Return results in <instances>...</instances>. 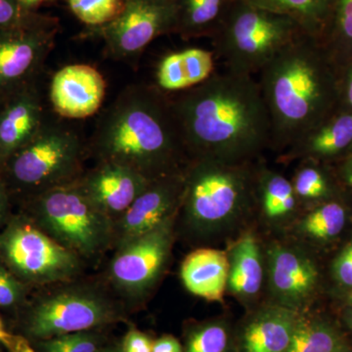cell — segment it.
<instances>
[{
  "mask_svg": "<svg viewBox=\"0 0 352 352\" xmlns=\"http://www.w3.org/2000/svg\"><path fill=\"white\" fill-rule=\"evenodd\" d=\"M337 335L324 324L298 321L287 352H338Z\"/></svg>",
  "mask_w": 352,
  "mask_h": 352,
  "instance_id": "obj_27",
  "label": "cell"
},
{
  "mask_svg": "<svg viewBox=\"0 0 352 352\" xmlns=\"http://www.w3.org/2000/svg\"><path fill=\"white\" fill-rule=\"evenodd\" d=\"M87 143L80 132L48 116L38 133L0 166L9 189L32 197L76 182L85 173Z\"/></svg>",
  "mask_w": 352,
  "mask_h": 352,
  "instance_id": "obj_4",
  "label": "cell"
},
{
  "mask_svg": "<svg viewBox=\"0 0 352 352\" xmlns=\"http://www.w3.org/2000/svg\"><path fill=\"white\" fill-rule=\"evenodd\" d=\"M32 203L34 223L80 258H94L113 245L115 222L76 182L32 197Z\"/></svg>",
  "mask_w": 352,
  "mask_h": 352,
  "instance_id": "obj_7",
  "label": "cell"
},
{
  "mask_svg": "<svg viewBox=\"0 0 352 352\" xmlns=\"http://www.w3.org/2000/svg\"><path fill=\"white\" fill-rule=\"evenodd\" d=\"M333 270L340 283L352 287V242L340 252L333 265Z\"/></svg>",
  "mask_w": 352,
  "mask_h": 352,
  "instance_id": "obj_37",
  "label": "cell"
},
{
  "mask_svg": "<svg viewBox=\"0 0 352 352\" xmlns=\"http://www.w3.org/2000/svg\"><path fill=\"white\" fill-rule=\"evenodd\" d=\"M339 65L318 38L303 34L259 73L270 146L291 147L340 108Z\"/></svg>",
  "mask_w": 352,
  "mask_h": 352,
  "instance_id": "obj_3",
  "label": "cell"
},
{
  "mask_svg": "<svg viewBox=\"0 0 352 352\" xmlns=\"http://www.w3.org/2000/svg\"><path fill=\"white\" fill-rule=\"evenodd\" d=\"M298 200L316 201L330 194L331 186L323 170L312 164H305L296 171L293 182Z\"/></svg>",
  "mask_w": 352,
  "mask_h": 352,
  "instance_id": "obj_31",
  "label": "cell"
},
{
  "mask_svg": "<svg viewBox=\"0 0 352 352\" xmlns=\"http://www.w3.org/2000/svg\"><path fill=\"white\" fill-rule=\"evenodd\" d=\"M38 344L41 352H97L101 347L99 338L89 331L58 336Z\"/></svg>",
  "mask_w": 352,
  "mask_h": 352,
  "instance_id": "obj_32",
  "label": "cell"
},
{
  "mask_svg": "<svg viewBox=\"0 0 352 352\" xmlns=\"http://www.w3.org/2000/svg\"><path fill=\"white\" fill-rule=\"evenodd\" d=\"M249 163L190 160L184 170L180 208L194 230H217L250 207L256 176Z\"/></svg>",
  "mask_w": 352,
  "mask_h": 352,
  "instance_id": "obj_6",
  "label": "cell"
},
{
  "mask_svg": "<svg viewBox=\"0 0 352 352\" xmlns=\"http://www.w3.org/2000/svg\"><path fill=\"white\" fill-rule=\"evenodd\" d=\"M180 276L190 293L208 302H220L228 286V256L219 250H196L183 261Z\"/></svg>",
  "mask_w": 352,
  "mask_h": 352,
  "instance_id": "obj_19",
  "label": "cell"
},
{
  "mask_svg": "<svg viewBox=\"0 0 352 352\" xmlns=\"http://www.w3.org/2000/svg\"><path fill=\"white\" fill-rule=\"evenodd\" d=\"M87 152L155 180L189 163L170 96L155 85L124 88L97 120Z\"/></svg>",
  "mask_w": 352,
  "mask_h": 352,
  "instance_id": "obj_2",
  "label": "cell"
},
{
  "mask_svg": "<svg viewBox=\"0 0 352 352\" xmlns=\"http://www.w3.org/2000/svg\"><path fill=\"white\" fill-rule=\"evenodd\" d=\"M59 29L56 18L43 14L0 29V99L39 80Z\"/></svg>",
  "mask_w": 352,
  "mask_h": 352,
  "instance_id": "obj_11",
  "label": "cell"
},
{
  "mask_svg": "<svg viewBox=\"0 0 352 352\" xmlns=\"http://www.w3.org/2000/svg\"><path fill=\"white\" fill-rule=\"evenodd\" d=\"M0 256L15 274L36 284L68 282L82 266L80 256L23 219L9 224L0 236Z\"/></svg>",
  "mask_w": 352,
  "mask_h": 352,
  "instance_id": "obj_9",
  "label": "cell"
},
{
  "mask_svg": "<svg viewBox=\"0 0 352 352\" xmlns=\"http://www.w3.org/2000/svg\"><path fill=\"white\" fill-rule=\"evenodd\" d=\"M185 170V168H184ZM184 190V170L151 180L144 191L115 222L116 250L151 232L177 214Z\"/></svg>",
  "mask_w": 352,
  "mask_h": 352,
  "instance_id": "obj_13",
  "label": "cell"
},
{
  "mask_svg": "<svg viewBox=\"0 0 352 352\" xmlns=\"http://www.w3.org/2000/svg\"><path fill=\"white\" fill-rule=\"evenodd\" d=\"M351 300L352 302V293H351Z\"/></svg>",
  "mask_w": 352,
  "mask_h": 352,
  "instance_id": "obj_45",
  "label": "cell"
},
{
  "mask_svg": "<svg viewBox=\"0 0 352 352\" xmlns=\"http://www.w3.org/2000/svg\"><path fill=\"white\" fill-rule=\"evenodd\" d=\"M214 51L191 47L164 54L157 62L155 87L168 95L201 85L215 73Z\"/></svg>",
  "mask_w": 352,
  "mask_h": 352,
  "instance_id": "obj_18",
  "label": "cell"
},
{
  "mask_svg": "<svg viewBox=\"0 0 352 352\" xmlns=\"http://www.w3.org/2000/svg\"><path fill=\"white\" fill-rule=\"evenodd\" d=\"M303 34L288 16L234 0L212 38L215 56L226 69L254 76Z\"/></svg>",
  "mask_w": 352,
  "mask_h": 352,
  "instance_id": "obj_5",
  "label": "cell"
},
{
  "mask_svg": "<svg viewBox=\"0 0 352 352\" xmlns=\"http://www.w3.org/2000/svg\"><path fill=\"white\" fill-rule=\"evenodd\" d=\"M352 146V112L339 108L289 147L288 156L327 159Z\"/></svg>",
  "mask_w": 352,
  "mask_h": 352,
  "instance_id": "obj_20",
  "label": "cell"
},
{
  "mask_svg": "<svg viewBox=\"0 0 352 352\" xmlns=\"http://www.w3.org/2000/svg\"><path fill=\"white\" fill-rule=\"evenodd\" d=\"M175 217L117 249L110 278L124 295L141 296L156 283L170 256Z\"/></svg>",
  "mask_w": 352,
  "mask_h": 352,
  "instance_id": "obj_12",
  "label": "cell"
},
{
  "mask_svg": "<svg viewBox=\"0 0 352 352\" xmlns=\"http://www.w3.org/2000/svg\"><path fill=\"white\" fill-rule=\"evenodd\" d=\"M346 224V210L337 201L320 206L302 222V230L307 235L319 240H329L342 232Z\"/></svg>",
  "mask_w": 352,
  "mask_h": 352,
  "instance_id": "obj_28",
  "label": "cell"
},
{
  "mask_svg": "<svg viewBox=\"0 0 352 352\" xmlns=\"http://www.w3.org/2000/svg\"><path fill=\"white\" fill-rule=\"evenodd\" d=\"M39 15L38 11L27 10L17 0H0V29L25 24Z\"/></svg>",
  "mask_w": 352,
  "mask_h": 352,
  "instance_id": "obj_33",
  "label": "cell"
},
{
  "mask_svg": "<svg viewBox=\"0 0 352 352\" xmlns=\"http://www.w3.org/2000/svg\"><path fill=\"white\" fill-rule=\"evenodd\" d=\"M264 214L270 219H281L294 212L298 199L293 183L273 171L263 170L256 177Z\"/></svg>",
  "mask_w": 352,
  "mask_h": 352,
  "instance_id": "obj_26",
  "label": "cell"
},
{
  "mask_svg": "<svg viewBox=\"0 0 352 352\" xmlns=\"http://www.w3.org/2000/svg\"><path fill=\"white\" fill-rule=\"evenodd\" d=\"M47 117L39 80L0 99V166L38 133Z\"/></svg>",
  "mask_w": 352,
  "mask_h": 352,
  "instance_id": "obj_16",
  "label": "cell"
},
{
  "mask_svg": "<svg viewBox=\"0 0 352 352\" xmlns=\"http://www.w3.org/2000/svg\"><path fill=\"white\" fill-rule=\"evenodd\" d=\"M150 182L138 171L110 162L97 164L76 180L83 193L113 222L126 212Z\"/></svg>",
  "mask_w": 352,
  "mask_h": 352,
  "instance_id": "obj_15",
  "label": "cell"
},
{
  "mask_svg": "<svg viewBox=\"0 0 352 352\" xmlns=\"http://www.w3.org/2000/svg\"><path fill=\"white\" fill-rule=\"evenodd\" d=\"M97 352H122V351H120V347L105 346L100 347V349H99V351Z\"/></svg>",
  "mask_w": 352,
  "mask_h": 352,
  "instance_id": "obj_43",
  "label": "cell"
},
{
  "mask_svg": "<svg viewBox=\"0 0 352 352\" xmlns=\"http://www.w3.org/2000/svg\"><path fill=\"white\" fill-rule=\"evenodd\" d=\"M175 0H124L115 20L87 28V36L101 38L108 56L124 61L140 56L159 36L175 34Z\"/></svg>",
  "mask_w": 352,
  "mask_h": 352,
  "instance_id": "obj_10",
  "label": "cell"
},
{
  "mask_svg": "<svg viewBox=\"0 0 352 352\" xmlns=\"http://www.w3.org/2000/svg\"><path fill=\"white\" fill-rule=\"evenodd\" d=\"M349 324H351V326L352 328V315H351V319H349Z\"/></svg>",
  "mask_w": 352,
  "mask_h": 352,
  "instance_id": "obj_44",
  "label": "cell"
},
{
  "mask_svg": "<svg viewBox=\"0 0 352 352\" xmlns=\"http://www.w3.org/2000/svg\"><path fill=\"white\" fill-rule=\"evenodd\" d=\"M230 335L223 323L214 322L197 327L189 333L184 352H229Z\"/></svg>",
  "mask_w": 352,
  "mask_h": 352,
  "instance_id": "obj_30",
  "label": "cell"
},
{
  "mask_svg": "<svg viewBox=\"0 0 352 352\" xmlns=\"http://www.w3.org/2000/svg\"><path fill=\"white\" fill-rule=\"evenodd\" d=\"M258 8L288 16L303 31L319 39L327 23L333 0H242Z\"/></svg>",
  "mask_w": 352,
  "mask_h": 352,
  "instance_id": "obj_24",
  "label": "cell"
},
{
  "mask_svg": "<svg viewBox=\"0 0 352 352\" xmlns=\"http://www.w3.org/2000/svg\"><path fill=\"white\" fill-rule=\"evenodd\" d=\"M319 41L338 65L352 58V0H333Z\"/></svg>",
  "mask_w": 352,
  "mask_h": 352,
  "instance_id": "obj_25",
  "label": "cell"
},
{
  "mask_svg": "<svg viewBox=\"0 0 352 352\" xmlns=\"http://www.w3.org/2000/svg\"><path fill=\"white\" fill-rule=\"evenodd\" d=\"M71 12L87 28L102 27L122 12L124 0H67Z\"/></svg>",
  "mask_w": 352,
  "mask_h": 352,
  "instance_id": "obj_29",
  "label": "cell"
},
{
  "mask_svg": "<svg viewBox=\"0 0 352 352\" xmlns=\"http://www.w3.org/2000/svg\"><path fill=\"white\" fill-rule=\"evenodd\" d=\"M263 277V261L258 241L252 234H245L231 250L229 289L235 295L251 298L261 289Z\"/></svg>",
  "mask_w": 352,
  "mask_h": 352,
  "instance_id": "obj_23",
  "label": "cell"
},
{
  "mask_svg": "<svg viewBox=\"0 0 352 352\" xmlns=\"http://www.w3.org/2000/svg\"><path fill=\"white\" fill-rule=\"evenodd\" d=\"M168 96L189 160L248 163L270 146V115L254 76L215 72Z\"/></svg>",
  "mask_w": 352,
  "mask_h": 352,
  "instance_id": "obj_1",
  "label": "cell"
},
{
  "mask_svg": "<svg viewBox=\"0 0 352 352\" xmlns=\"http://www.w3.org/2000/svg\"><path fill=\"white\" fill-rule=\"evenodd\" d=\"M17 1L27 10L36 12L39 7L48 3V2L53 1V0H17Z\"/></svg>",
  "mask_w": 352,
  "mask_h": 352,
  "instance_id": "obj_41",
  "label": "cell"
},
{
  "mask_svg": "<svg viewBox=\"0 0 352 352\" xmlns=\"http://www.w3.org/2000/svg\"><path fill=\"white\" fill-rule=\"evenodd\" d=\"M296 311L267 307L254 315L242 336L243 352H287L298 323Z\"/></svg>",
  "mask_w": 352,
  "mask_h": 352,
  "instance_id": "obj_21",
  "label": "cell"
},
{
  "mask_svg": "<svg viewBox=\"0 0 352 352\" xmlns=\"http://www.w3.org/2000/svg\"><path fill=\"white\" fill-rule=\"evenodd\" d=\"M339 75L340 107L352 112V58L340 65Z\"/></svg>",
  "mask_w": 352,
  "mask_h": 352,
  "instance_id": "obj_35",
  "label": "cell"
},
{
  "mask_svg": "<svg viewBox=\"0 0 352 352\" xmlns=\"http://www.w3.org/2000/svg\"><path fill=\"white\" fill-rule=\"evenodd\" d=\"M153 344L154 342H152L149 336L135 329H131L124 336L120 351L122 352H152Z\"/></svg>",
  "mask_w": 352,
  "mask_h": 352,
  "instance_id": "obj_36",
  "label": "cell"
},
{
  "mask_svg": "<svg viewBox=\"0 0 352 352\" xmlns=\"http://www.w3.org/2000/svg\"><path fill=\"white\" fill-rule=\"evenodd\" d=\"M270 285L282 307H302L317 283L314 264L303 254L286 247H274L270 254Z\"/></svg>",
  "mask_w": 352,
  "mask_h": 352,
  "instance_id": "obj_17",
  "label": "cell"
},
{
  "mask_svg": "<svg viewBox=\"0 0 352 352\" xmlns=\"http://www.w3.org/2000/svg\"><path fill=\"white\" fill-rule=\"evenodd\" d=\"M106 87L105 78L94 67L68 65L51 78L48 99L61 119H87L100 110Z\"/></svg>",
  "mask_w": 352,
  "mask_h": 352,
  "instance_id": "obj_14",
  "label": "cell"
},
{
  "mask_svg": "<svg viewBox=\"0 0 352 352\" xmlns=\"http://www.w3.org/2000/svg\"><path fill=\"white\" fill-rule=\"evenodd\" d=\"M120 319V310L94 285H69L55 289L36 303L27 331L39 340L68 333L87 332Z\"/></svg>",
  "mask_w": 352,
  "mask_h": 352,
  "instance_id": "obj_8",
  "label": "cell"
},
{
  "mask_svg": "<svg viewBox=\"0 0 352 352\" xmlns=\"http://www.w3.org/2000/svg\"><path fill=\"white\" fill-rule=\"evenodd\" d=\"M152 352H184L182 344L173 336H164L154 342Z\"/></svg>",
  "mask_w": 352,
  "mask_h": 352,
  "instance_id": "obj_39",
  "label": "cell"
},
{
  "mask_svg": "<svg viewBox=\"0 0 352 352\" xmlns=\"http://www.w3.org/2000/svg\"><path fill=\"white\" fill-rule=\"evenodd\" d=\"M0 344L9 352H30L34 351L29 342L19 336L13 335L4 326L0 317Z\"/></svg>",
  "mask_w": 352,
  "mask_h": 352,
  "instance_id": "obj_38",
  "label": "cell"
},
{
  "mask_svg": "<svg viewBox=\"0 0 352 352\" xmlns=\"http://www.w3.org/2000/svg\"><path fill=\"white\" fill-rule=\"evenodd\" d=\"M9 190L3 176H2L1 170H0V223L6 215L7 205H8Z\"/></svg>",
  "mask_w": 352,
  "mask_h": 352,
  "instance_id": "obj_40",
  "label": "cell"
},
{
  "mask_svg": "<svg viewBox=\"0 0 352 352\" xmlns=\"http://www.w3.org/2000/svg\"><path fill=\"white\" fill-rule=\"evenodd\" d=\"M349 159H347L346 164V170L347 175L349 176V178L352 180V146L351 149L349 150Z\"/></svg>",
  "mask_w": 352,
  "mask_h": 352,
  "instance_id": "obj_42",
  "label": "cell"
},
{
  "mask_svg": "<svg viewBox=\"0 0 352 352\" xmlns=\"http://www.w3.org/2000/svg\"><path fill=\"white\" fill-rule=\"evenodd\" d=\"M24 296V286L0 264V307H15Z\"/></svg>",
  "mask_w": 352,
  "mask_h": 352,
  "instance_id": "obj_34",
  "label": "cell"
},
{
  "mask_svg": "<svg viewBox=\"0 0 352 352\" xmlns=\"http://www.w3.org/2000/svg\"><path fill=\"white\" fill-rule=\"evenodd\" d=\"M234 0H175V34L184 41L212 38Z\"/></svg>",
  "mask_w": 352,
  "mask_h": 352,
  "instance_id": "obj_22",
  "label": "cell"
},
{
  "mask_svg": "<svg viewBox=\"0 0 352 352\" xmlns=\"http://www.w3.org/2000/svg\"><path fill=\"white\" fill-rule=\"evenodd\" d=\"M30 352H36V351H30Z\"/></svg>",
  "mask_w": 352,
  "mask_h": 352,
  "instance_id": "obj_46",
  "label": "cell"
}]
</instances>
